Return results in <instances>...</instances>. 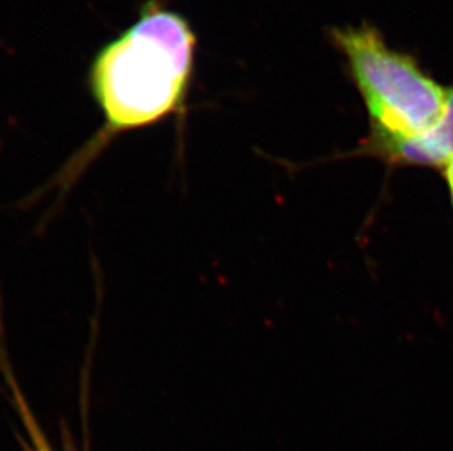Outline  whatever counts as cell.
<instances>
[{
    "label": "cell",
    "instance_id": "3",
    "mask_svg": "<svg viewBox=\"0 0 453 451\" xmlns=\"http://www.w3.org/2000/svg\"><path fill=\"white\" fill-rule=\"evenodd\" d=\"M358 154L381 158L390 164L443 169L453 158V88L448 90V102L441 119L430 131L411 140L380 145Z\"/></svg>",
    "mask_w": 453,
    "mask_h": 451
},
{
    "label": "cell",
    "instance_id": "4",
    "mask_svg": "<svg viewBox=\"0 0 453 451\" xmlns=\"http://www.w3.org/2000/svg\"><path fill=\"white\" fill-rule=\"evenodd\" d=\"M0 371L4 374V383L8 386L9 393L12 396L13 406L17 409L18 415L21 417L22 425L26 426L27 434L30 437L31 447L28 448V451H56L49 444L46 435L40 428L39 422L33 415V410H31L30 405L13 375L8 354L4 349V343H2V333H0Z\"/></svg>",
    "mask_w": 453,
    "mask_h": 451
},
{
    "label": "cell",
    "instance_id": "5",
    "mask_svg": "<svg viewBox=\"0 0 453 451\" xmlns=\"http://www.w3.org/2000/svg\"><path fill=\"white\" fill-rule=\"evenodd\" d=\"M443 176H445L446 183H448V187H449L450 198H452L453 204V158L443 167Z\"/></svg>",
    "mask_w": 453,
    "mask_h": 451
},
{
    "label": "cell",
    "instance_id": "1",
    "mask_svg": "<svg viewBox=\"0 0 453 451\" xmlns=\"http://www.w3.org/2000/svg\"><path fill=\"white\" fill-rule=\"evenodd\" d=\"M197 47L188 18L163 0L144 2L137 19L96 51L87 71L102 126L31 200L51 191L64 200L119 136L184 118Z\"/></svg>",
    "mask_w": 453,
    "mask_h": 451
},
{
    "label": "cell",
    "instance_id": "2",
    "mask_svg": "<svg viewBox=\"0 0 453 451\" xmlns=\"http://www.w3.org/2000/svg\"><path fill=\"white\" fill-rule=\"evenodd\" d=\"M330 40L345 56L370 118V135L357 153L411 140L436 126L448 90L412 56L388 46L380 31L367 24L334 28Z\"/></svg>",
    "mask_w": 453,
    "mask_h": 451
}]
</instances>
